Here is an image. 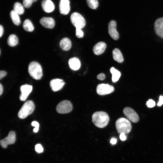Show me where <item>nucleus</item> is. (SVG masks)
Returning a JSON list of instances; mask_svg holds the SVG:
<instances>
[{"instance_id": "34", "label": "nucleus", "mask_w": 163, "mask_h": 163, "mask_svg": "<svg viewBox=\"0 0 163 163\" xmlns=\"http://www.w3.org/2000/svg\"><path fill=\"white\" fill-rule=\"evenodd\" d=\"M7 75V72L4 71H1L0 72V79H1Z\"/></svg>"}, {"instance_id": "30", "label": "nucleus", "mask_w": 163, "mask_h": 163, "mask_svg": "<svg viewBox=\"0 0 163 163\" xmlns=\"http://www.w3.org/2000/svg\"><path fill=\"white\" fill-rule=\"evenodd\" d=\"M75 35L78 38H82L84 36V33L82 29L76 28Z\"/></svg>"}, {"instance_id": "17", "label": "nucleus", "mask_w": 163, "mask_h": 163, "mask_svg": "<svg viewBox=\"0 0 163 163\" xmlns=\"http://www.w3.org/2000/svg\"><path fill=\"white\" fill-rule=\"evenodd\" d=\"M106 43L102 42H99L94 46L93 51L96 55H100L102 54L105 51L106 48Z\"/></svg>"}, {"instance_id": "22", "label": "nucleus", "mask_w": 163, "mask_h": 163, "mask_svg": "<svg viewBox=\"0 0 163 163\" xmlns=\"http://www.w3.org/2000/svg\"><path fill=\"white\" fill-rule=\"evenodd\" d=\"M110 71L112 74V81L113 82H117L120 77V72L113 67L111 68Z\"/></svg>"}, {"instance_id": "27", "label": "nucleus", "mask_w": 163, "mask_h": 163, "mask_svg": "<svg viewBox=\"0 0 163 163\" xmlns=\"http://www.w3.org/2000/svg\"><path fill=\"white\" fill-rule=\"evenodd\" d=\"M37 0H23V5L26 8H29L33 2H36Z\"/></svg>"}, {"instance_id": "16", "label": "nucleus", "mask_w": 163, "mask_h": 163, "mask_svg": "<svg viewBox=\"0 0 163 163\" xmlns=\"http://www.w3.org/2000/svg\"><path fill=\"white\" fill-rule=\"evenodd\" d=\"M41 6L43 10L46 13L52 12L55 8V6L51 0H43Z\"/></svg>"}, {"instance_id": "28", "label": "nucleus", "mask_w": 163, "mask_h": 163, "mask_svg": "<svg viewBox=\"0 0 163 163\" xmlns=\"http://www.w3.org/2000/svg\"><path fill=\"white\" fill-rule=\"evenodd\" d=\"M31 125L35 127V128L33 129V131L34 133H37L38 132L39 127V123L35 121H33L31 123Z\"/></svg>"}, {"instance_id": "31", "label": "nucleus", "mask_w": 163, "mask_h": 163, "mask_svg": "<svg viewBox=\"0 0 163 163\" xmlns=\"http://www.w3.org/2000/svg\"><path fill=\"white\" fill-rule=\"evenodd\" d=\"M146 105L148 107L152 108L155 106V103L153 100L150 99L147 101Z\"/></svg>"}, {"instance_id": "14", "label": "nucleus", "mask_w": 163, "mask_h": 163, "mask_svg": "<svg viewBox=\"0 0 163 163\" xmlns=\"http://www.w3.org/2000/svg\"><path fill=\"white\" fill-rule=\"evenodd\" d=\"M70 10L69 0H60L59 3V11L60 13L63 15H67Z\"/></svg>"}, {"instance_id": "19", "label": "nucleus", "mask_w": 163, "mask_h": 163, "mask_svg": "<svg viewBox=\"0 0 163 163\" xmlns=\"http://www.w3.org/2000/svg\"><path fill=\"white\" fill-rule=\"evenodd\" d=\"M59 46L63 50L67 51L69 50L71 47V42L69 38H64L60 41Z\"/></svg>"}, {"instance_id": "25", "label": "nucleus", "mask_w": 163, "mask_h": 163, "mask_svg": "<svg viewBox=\"0 0 163 163\" xmlns=\"http://www.w3.org/2000/svg\"><path fill=\"white\" fill-rule=\"evenodd\" d=\"M13 10L19 15L22 14L24 12L23 5L18 2H16L14 4Z\"/></svg>"}, {"instance_id": "33", "label": "nucleus", "mask_w": 163, "mask_h": 163, "mask_svg": "<svg viewBox=\"0 0 163 163\" xmlns=\"http://www.w3.org/2000/svg\"><path fill=\"white\" fill-rule=\"evenodd\" d=\"M163 104V96H160L159 98V100L158 102L157 105L159 106H161Z\"/></svg>"}, {"instance_id": "11", "label": "nucleus", "mask_w": 163, "mask_h": 163, "mask_svg": "<svg viewBox=\"0 0 163 163\" xmlns=\"http://www.w3.org/2000/svg\"><path fill=\"white\" fill-rule=\"evenodd\" d=\"M32 90V86L31 85L26 84L21 85L20 87L21 94L19 97L20 100L21 101H25Z\"/></svg>"}, {"instance_id": "35", "label": "nucleus", "mask_w": 163, "mask_h": 163, "mask_svg": "<svg viewBox=\"0 0 163 163\" xmlns=\"http://www.w3.org/2000/svg\"><path fill=\"white\" fill-rule=\"evenodd\" d=\"M120 139L122 141H124L126 139V137L124 133H121L120 136Z\"/></svg>"}, {"instance_id": "10", "label": "nucleus", "mask_w": 163, "mask_h": 163, "mask_svg": "<svg viewBox=\"0 0 163 163\" xmlns=\"http://www.w3.org/2000/svg\"><path fill=\"white\" fill-rule=\"evenodd\" d=\"M117 24L114 20H112L109 23L108 26V32L110 36L115 40H118L119 37L118 32L116 27Z\"/></svg>"}, {"instance_id": "8", "label": "nucleus", "mask_w": 163, "mask_h": 163, "mask_svg": "<svg viewBox=\"0 0 163 163\" xmlns=\"http://www.w3.org/2000/svg\"><path fill=\"white\" fill-rule=\"evenodd\" d=\"M16 134L13 131H10L8 136L0 141V144L4 148H6L8 145L12 144L16 141Z\"/></svg>"}, {"instance_id": "38", "label": "nucleus", "mask_w": 163, "mask_h": 163, "mask_svg": "<svg viewBox=\"0 0 163 163\" xmlns=\"http://www.w3.org/2000/svg\"><path fill=\"white\" fill-rule=\"evenodd\" d=\"M3 91V87L2 85L1 84H0V95H1Z\"/></svg>"}, {"instance_id": "37", "label": "nucleus", "mask_w": 163, "mask_h": 163, "mask_svg": "<svg viewBox=\"0 0 163 163\" xmlns=\"http://www.w3.org/2000/svg\"><path fill=\"white\" fill-rule=\"evenodd\" d=\"M4 28L3 27L2 25H0V37H1L2 36L4 33Z\"/></svg>"}, {"instance_id": "13", "label": "nucleus", "mask_w": 163, "mask_h": 163, "mask_svg": "<svg viewBox=\"0 0 163 163\" xmlns=\"http://www.w3.org/2000/svg\"><path fill=\"white\" fill-rule=\"evenodd\" d=\"M154 26L156 34L163 38V17L157 19L155 22Z\"/></svg>"}, {"instance_id": "32", "label": "nucleus", "mask_w": 163, "mask_h": 163, "mask_svg": "<svg viewBox=\"0 0 163 163\" xmlns=\"http://www.w3.org/2000/svg\"><path fill=\"white\" fill-rule=\"evenodd\" d=\"M97 78L99 80H103L105 78V75L104 74L101 73L97 75Z\"/></svg>"}, {"instance_id": "1", "label": "nucleus", "mask_w": 163, "mask_h": 163, "mask_svg": "<svg viewBox=\"0 0 163 163\" xmlns=\"http://www.w3.org/2000/svg\"><path fill=\"white\" fill-rule=\"evenodd\" d=\"M92 121L95 126L100 128L105 127L108 124L109 117L107 114L103 111L94 113L92 117Z\"/></svg>"}, {"instance_id": "12", "label": "nucleus", "mask_w": 163, "mask_h": 163, "mask_svg": "<svg viewBox=\"0 0 163 163\" xmlns=\"http://www.w3.org/2000/svg\"><path fill=\"white\" fill-rule=\"evenodd\" d=\"M65 82L62 79L56 78L52 80L50 82V87L54 91L60 90L63 87Z\"/></svg>"}, {"instance_id": "15", "label": "nucleus", "mask_w": 163, "mask_h": 163, "mask_svg": "<svg viewBox=\"0 0 163 163\" xmlns=\"http://www.w3.org/2000/svg\"><path fill=\"white\" fill-rule=\"evenodd\" d=\"M40 23L43 27L49 29L53 28L55 25L54 20L50 17L42 18L40 20Z\"/></svg>"}, {"instance_id": "3", "label": "nucleus", "mask_w": 163, "mask_h": 163, "mask_svg": "<svg viewBox=\"0 0 163 163\" xmlns=\"http://www.w3.org/2000/svg\"><path fill=\"white\" fill-rule=\"evenodd\" d=\"M116 127L118 133L125 134L129 133L131 130L132 126L128 119L123 117L118 119L116 122Z\"/></svg>"}, {"instance_id": "2", "label": "nucleus", "mask_w": 163, "mask_h": 163, "mask_svg": "<svg viewBox=\"0 0 163 163\" xmlns=\"http://www.w3.org/2000/svg\"><path fill=\"white\" fill-rule=\"evenodd\" d=\"M28 72L31 77L36 80H40L43 76V70L41 66L37 62L33 61L29 65Z\"/></svg>"}, {"instance_id": "20", "label": "nucleus", "mask_w": 163, "mask_h": 163, "mask_svg": "<svg viewBox=\"0 0 163 163\" xmlns=\"http://www.w3.org/2000/svg\"><path fill=\"white\" fill-rule=\"evenodd\" d=\"M113 59L120 63H122L124 60L122 54L120 50L117 48L114 49L113 51Z\"/></svg>"}, {"instance_id": "23", "label": "nucleus", "mask_w": 163, "mask_h": 163, "mask_svg": "<svg viewBox=\"0 0 163 163\" xmlns=\"http://www.w3.org/2000/svg\"><path fill=\"white\" fill-rule=\"evenodd\" d=\"M19 15L13 10H12L10 13V16L12 22L14 24L17 26L19 25L21 23Z\"/></svg>"}, {"instance_id": "5", "label": "nucleus", "mask_w": 163, "mask_h": 163, "mask_svg": "<svg viewBox=\"0 0 163 163\" xmlns=\"http://www.w3.org/2000/svg\"><path fill=\"white\" fill-rule=\"evenodd\" d=\"M70 20L76 28L82 29L85 25V19L78 13L75 12L72 13L70 16Z\"/></svg>"}, {"instance_id": "18", "label": "nucleus", "mask_w": 163, "mask_h": 163, "mask_svg": "<svg viewBox=\"0 0 163 163\" xmlns=\"http://www.w3.org/2000/svg\"><path fill=\"white\" fill-rule=\"evenodd\" d=\"M68 64L70 68L73 70H78L81 66L80 61L76 57H73L69 59Z\"/></svg>"}, {"instance_id": "26", "label": "nucleus", "mask_w": 163, "mask_h": 163, "mask_svg": "<svg viewBox=\"0 0 163 163\" xmlns=\"http://www.w3.org/2000/svg\"><path fill=\"white\" fill-rule=\"evenodd\" d=\"M86 1L89 7L92 9H96L98 6L97 0H86Z\"/></svg>"}, {"instance_id": "24", "label": "nucleus", "mask_w": 163, "mask_h": 163, "mask_svg": "<svg viewBox=\"0 0 163 163\" xmlns=\"http://www.w3.org/2000/svg\"><path fill=\"white\" fill-rule=\"evenodd\" d=\"M23 26L24 29L28 32H32L34 29V27L32 23L28 19H26L24 21Z\"/></svg>"}, {"instance_id": "9", "label": "nucleus", "mask_w": 163, "mask_h": 163, "mask_svg": "<svg viewBox=\"0 0 163 163\" xmlns=\"http://www.w3.org/2000/svg\"><path fill=\"white\" fill-rule=\"evenodd\" d=\"M124 114L131 122L135 123L139 120L138 115L132 109L129 107H125L123 110Z\"/></svg>"}, {"instance_id": "4", "label": "nucleus", "mask_w": 163, "mask_h": 163, "mask_svg": "<svg viewBox=\"0 0 163 163\" xmlns=\"http://www.w3.org/2000/svg\"><path fill=\"white\" fill-rule=\"evenodd\" d=\"M35 108V105L33 101L29 100L25 102L21 107L18 113V117L24 119L32 113Z\"/></svg>"}, {"instance_id": "36", "label": "nucleus", "mask_w": 163, "mask_h": 163, "mask_svg": "<svg viewBox=\"0 0 163 163\" xmlns=\"http://www.w3.org/2000/svg\"><path fill=\"white\" fill-rule=\"evenodd\" d=\"M117 142V139L115 138H112L110 141V142L112 145L115 144Z\"/></svg>"}, {"instance_id": "6", "label": "nucleus", "mask_w": 163, "mask_h": 163, "mask_svg": "<svg viewBox=\"0 0 163 163\" xmlns=\"http://www.w3.org/2000/svg\"><path fill=\"white\" fill-rule=\"evenodd\" d=\"M72 105L68 100H64L59 102L57 105L56 110L57 112L61 114L70 112L72 110Z\"/></svg>"}, {"instance_id": "21", "label": "nucleus", "mask_w": 163, "mask_h": 163, "mask_svg": "<svg viewBox=\"0 0 163 163\" xmlns=\"http://www.w3.org/2000/svg\"><path fill=\"white\" fill-rule=\"evenodd\" d=\"M18 38L15 35L11 34L9 35L7 40V43L9 46H14L18 44Z\"/></svg>"}, {"instance_id": "29", "label": "nucleus", "mask_w": 163, "mask_h": 163, "mask_svg": "<svg viewBox=\"0 0 163 163\" xmlns=\"http://www.w3.org/2000/svg\"><path fill=\"white\" fill-rule=\"evenodd\" d=\"M35 150L37 153H41L43 151V148L40 144H36L35 147Z\"/></svg>"}, {"instance_id": "7", "label": "nucleus", "mask_w": 163, "mask_h": 163, "mask_svg": "<svg viewBox=\"0 0 163 163\" xmlns=\"http://www.w3.org/2000/svg\"><path fill=\"white\" fill-rule=\"evenodd\" d=\"M114 91V88L112 85L107 84H101L98 85L96 88L97 93L100 95H105L110 94Z\"/></svg>"}]
</instances>
